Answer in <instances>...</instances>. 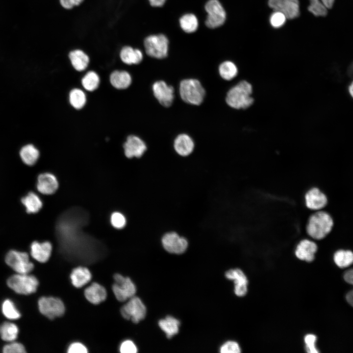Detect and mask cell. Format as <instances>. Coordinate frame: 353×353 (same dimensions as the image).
<instances>
[{
  "label": "cell",
  "mask_w": 353,
  "mask_h": 353,
  "mask_svg": "<svg viewBox=\"0 0 353 353\" xmlns=\"http://www.w3.org/2000/svg\"><path fill=\"white\" fill-rule=\"evenodd\" d=\"M88 221L87 212L78 207L71 208L59 216L56 233L62 249L76 251L98 245V242L83 232Z\"/></svg>",
  "instance_id": "cell-1"
},
{
  "label": "cell",
  "mask_w": 353,
  "mask_h": 353,
  "mask_svg": "<svg viewBox=\"0 0 353 353\" xmlns=\"http://www.w3.org/2000/svg\"><path fill=\"white\" fill-rule=\"evenodd\" d=\"M333 226V221L330 215L327 212L318 210L310 216L306 231L312 238L321 240L331 231Z\"/></svg>",
  "instance_id": "cell-2"
},
{
  "label": "cell",
  "mask_w": 353,
  "mask_h": 353,
  "mask_svg": "<svg viewBox=\"0 0 353 353\" xmlns=\"http://www.w3.org/2000/svg\"><path fill=\"white\" fill-rule=\"evenodd\" d=\"M251 84L245 80L240 81L228 91L226 101L231 107L235 109H246L253 102L251 96L252 93Z\"/></svg>",
  "instance_id": "cell-3"
},
{
  "label": "cell",
  "mask_w": 353,
  "mask_h": 353,
  "mask_svg": "<svg viewBox=\"0 0 353 353\" xmlns=\"http://www.w3.org/2000/svg\"><path fill=\"white\" fill-rule=\"evenodd\" d=\"M179 92L184 101L196 105L202 103L205 94V90L201 82L194 78L182 80L179 84Z\"/></svg>",
  "instance_id": "cell-4"
},
{
  "label": "cell",
  "mask_w": 353,
  "mask_h": 353,
  "mask_svg": "<svg viewBox=\"0 0 353 353\" xmlns=\"http://www.w3.org/2000/svg\"><path fill=\"white\" fill-rule=\"evenodd\" d=\"M8 286L17 293L29 295L36 292L39 281L37 278L28 274H17L7 280Z\"/></svg>",
  "instance_id": "cell-5"
},
{
  "label": "cell",
  "mask_w": 353,
  "mask_h": 353,
  "mask_svg": "<svg viewBox=\"0 0 353 353\" xmlns=\"http://www.w3.org/2000/svg\"><path fill=\"white\" fill-rule=\"evenodd\" d=\"M168 43V40L164 35H152L146 38L144 46L148 55L162 59L167 56Z\"/></svg>",
  "instance_id": "cell-6"
},
{
  "label": "cell",
  "mask_w": 353,
  "mask_h": 353,
  "mask_svg": "<svg viewBox=\"0 0 353 353\" xmlns=\"http://www.w3.org/2000/svg\"><path fill=\"white\" fill-rule=\"evenodd\" d=\"M5 262L18 274H28L34 268L28 254L22 252L11 250L5 256Z\"/></svg>",
  "instance_id": "cell-7"
},
{
  "label": "cell",
  "mask_w": 353,
  "mask_h": 353,
  "mask_svg": "<svg viewBox=\"0 0 353 353\" xmlns=\"http://www.w3.org/2000/svg\"><path fill=\"white\" fill-rule=\"evenodd\" d=\"M114 279L112 290L119 301L124 302L134 296L136 287L130 278L116 274L114 276Z\"/></svg>",
  "instance_id": "cell-8"
},
{
  "label": "cell",
  "mask_w": 353,
  "mask_h": 353,
  "mask_svg": "<svg viewBox=\"0 0 353 353\" xmlns=\"http://www.w3.org/2000/svg\"><path fill=\"white\" fill-rule=\"evenodd\" d=\"M121 313L125 319L131 320L133 323H138L145 318L147 309L139 298L133 296L123 306L121 309Z\"/></svg>",
  "instance_id": "cell-9"
},
{
  "label": "cell",
  "mask_w": 353,
  "mask_h": 353,
  "mask_svg": "<svg viewBox=\"0 0 353 353\" xmlns=\"http://www.w3.org/2000/svg\"><path fill=\"white\" fill-rule=\"evenodd\" d=\"M38 303L40 312L50 319L61 316L65 312L64 304L59 298L43 297L39 300Z\"/></svg>",
  "instance_id": "cell-10"
},
{
  "label": "cell",
  "mask_w": 353,
  "mask_h": 353,
  "mask_svg": "<svg viewBox=\"0 0 353 353\" xmlns=\"http://www.w3.org/2000/svg\"><path fill=\"white\" fill-rule=\"evenodd\" d=\"M205 9L207 13L205 21L206 26L211 28L222 25L226 19V12L218 0H209L206 3Z\"/></svg>",
  "instance_id": "cell-11"
},
{
  "label": "cell",
  "mask_w": 353,
  "mask_h": 353,
  "mask_svg": "<svg viewBox=\"0 0 353 353\" xmlns=\"http://www.w3.org/2000/svg\"><path fill=\"white\" fill-rule=\"evenodd\" d=\"M161 243L167 252L177 254L184 252L188 246L186 238L173 231L165 233L162 237Z\"/></svg>",
  "instance_id": "cell-12"
},
{
  "label": "cell",
  "mask_w": 353,
  "mask_h": 353,
  "mask_svg": "<svg viewBox=\"0 0 353 353\" xmlns=\"http://www.w3.org/2000/svg\"><path fill=\"white\" fill-rule=\"evenodd\" d=\"M268 5L274 11L283 13L287 19H294L299 15L298 0H269Z\"/></svg>",
  "instance_id": "cell-13"
},
{
  "label": "cell",
  "mask_w": 353,
  "mask_h": 353,
  "mask_svg": "<svg viewBox=\"0 0 353 353\" xmlns=\"http://www.w3.org/2000/svg\"><path fill=\"white\" fill-rule=\"evenodd\" d=\"M155 98L163 106L169 107L171 105L174 98V88L164 81L155 82L152 87Z\"/></svg>",
  "instance_id": "cell-14"
},
{
  "label": "cell",
  "mask_w": 353,
  "mask_h": 353,
  "mask_svg": "<svg viewBox=\"0 0 353 353\" xmlns=\"http://www.w3.org/2000/svg\"><path fill=\"white\" fill-rule=\"evenodd\" d=\"M123 147L125 154L128 158L141 157L147 149L144 141L133 135L127 137Z\"/></svg>",
  "instance_id": "cell-15"
},
{
  "label": "cell",
  "mask_w": 353,
  "mask_h": 353,
  "mask_svg": "<svg viewBox=\"0 0 353 353\" xmlns=\"http://www.w3.org/2000/svg\"><path fill=\"white\" fill-rule=\"evenodd\" d=\"M225 277L232 280L234 283V293L238 297L246 295L248 291V278L242 270L238 268L231 269L227 271Z\"/></svg>",
  "instance_id": "cell-16"
},
{
  "label": "cell",
  "mask_w": 353,
  "mask_h": 353,
  "mask_svg": "<svg viewBox=\"0 0 353 353\" xmlns=\"http://www.w3.org/2000/svg\"><path fill=\"white\" fill-rule=\"evenodd\" d=\"M307 208L312 210L318 211L325 207L328 202L326 195L317 188L309 189L304 196Z\"/></svg>",
  "instance_id": "cell-17"
},
{
  "label": "cell",
  "mask_w": 353,
  "mask_h": 353,
  "mask_svg": "<svg viewBox=\"0 0 353 353\" xmlns=\"http://www.w3.org/2000/svg\"><path fill=\"white\" fill-rule=\"evenodd\" d=\"M317 249V245L314 241L304 239L301 240L297 244L295 250V254L298 259L310 262L314 259L315 254Z\"/></svg>",
  "instance_id": "cell-18"
},
{
  "label": "cell",
  "mask_w": 353,
  "mask_h": 353,
  "mask_svg": "<svg viewBox=\"0 0 353 353\" xmlns=\"http://www.w3.org/2000/svg\"><path fill=\"white\" fill-rule=\"evenodd\" d=\"M37 190L44 195H51L55 192L58 187V182L53 174L45 173L40 174L36 184Z\"/></svg>",
  "instance_id": "cell-19"
},
{
  "label": "cell",
  "mask_w": 353,
  "mask_h": 353,
  "mask_svg": "<svg viewBox=\"0 0 353 353\" xmlns=\"http://www.w3.org/2000/svg\"><path fill=\"white\" fill-rule=\"evenodd\" d=\"M51 251V244L48 241L42 243L34 241L31 244V255L34 259L39 262H47L50 256Z\"/></svg>",
  "instance_id": "cell-20"
},
{
  "label": "cell",
  "mask_w": 353,
  "mask_h": 353,
  "mask_svg": "<svg viewBox=\"0 0 353 353\" xmlns=\"http://www.w3.org/2000/svg\"><path fill=\"white\" fill-rule=\"evenodd\" d=\"M194 146L192 139L185 133L179 134L174 140V149L176 152L181 156L190 155L193 152Z\"/></svg>",
  "instance_id": "cell-21"
},
{
  "label": "cell",
  "mask_w": 353,
  "mask_h": 353,
  "mask_svg": "<svg viewBox=\"0 0 353 353\" xmlns=\"http://www.w3.org/2000/svg\"><path fill=\"white\" fill-rule=\"evenodd\" d=\"M84 295L89 302L97 304L105 300L107 293L102 286L94 282L85 289Z\"/></svg>",
  "instance_id": "cell-22"
},
{
  "label": "cell",
  "mask_w": 353,
  "mask_h": 353,
  "mask_svg": "<svg viewBox=\"0 0 353 353\" xmlns=\"http://www.w3.org/2000/svg\"><path fill=\"white\" fill-rule=\"evenodd\" d=\"M111 85L118 89H125L131 83L132 78L130 75L125 71H115L110 76Z\"/></svg>",
  "instance_id": "cell-23"
},
{
  "label": "cell",
  "mask_w": 353,
  "mask_h": 353,
  "mask_svg": "<svg viewBox=\"0 0 353 353\" xmlns=\"http://www.w3.org/2000/svg\"><path fill=\"white\" fill-rule=\"evenodd\" d=\"M70 277L73 285L76 288H80L91 280V274L87 268L78 267L72 271Z\"/></svg>",
  "instance_id": "cell-24"
},
{
  "label": "cell",
  "mask_w": 353,
  "mask_h": 353,
  "mask_svg": "<svg viewBox=\"0 0 353 353\" xmlns=\"http://www.w3.org/2000/svg\"><path fill=\"white\" fill-rule=\"evenodd\" d=\"M158 326L165 332L166 337L170 339L178 333L180 322L172 316H167L158 321Z\"/></svg>",
  "instance_id": "cell-25"
},
{
  "label": "cell",
  "mask_w": 353,
  "mask_h": 353,
  "mask_svg": "<svg viewBox=\"0 0 353 353\" xmlns=\"http://www.w3.org/2000/svg\"><path fill=\"white\" fill-rule=\"evenodd\" d=\"M21 202L28 213H36L42 207L43 203L39 196L30 192L21 199Z\"/></svg>",
  "instance_id": "cell-26"
},
{
  "label": "cell",
  "mask_w": 353,
  "mask_h": 353,
  "mask_svg": "<svg viewBox=\"0 0 353 353\" xmlns=\"http://www.w3.org/2000/svg\"><path fill=\"white\" fill-rule=\"evenodd\" d=\"M120 55L122 61L128 65L139 64L143 59V54L139 50L128 46L122 49Z\"/></svg>",
  "instance_id": "cell-27"
},
{
  "label": "cell",
  "mask_w": 353,
  "mask_h": 353,
  "mask_svg": "<svg viewBox=\"0 0 353 353\" xmlns=\"http://www.w3.org/2000/svg\"><path fill=\"white\" fill-rule=\"evenodd\" d=\"M39 155L38 149L31 144L23 147L20 151V156L22 161L28 166L34 165L38 160Z\"/></svg>",
  "instance_id": "cell-28"
},
{
  "label": "cell",
  "mask_w": 353,
  "mask_h": 353,
  "mask_svg": "<svg viewBox=\"0 0 353 353\" xmlns=\"http://www.w3.org/2000/svg\"><path fill=\"white\" fill-rule=\"evenodd\" d=\"M70 59L73 67L77 71H82L87 67L89 58L83 51L76 50L69 53Z\"/></svg>",
  "instance_id": "cell-29"
},
{
  "label": "cell",
  "mask_w": 353,
  "mask_h": 353,
  "mask_svg": "<svg viewBox=\"0 0 353 353\" xmlns=\"http://www.w3.org/2000/svg\"><path fill=\"white\" fill-rule=\"evenodd\" d=\"M19 328L16 325L11 322H5L0 327L1 339L5 341L12 342L17 338Z\"/></svg>",
  "instance_id": "cell-30"
},
{
  "label": "cell",
  "mask_w": 353,
  "mask_h": 353,
  "mask_svg": "<svg viewBox=\"0 0 353 353\" xmlns=\"http://www.w3.org/2000/svg\"><path fill=\"white\" fill-rule=\"evenodd\" d=\"M334 261L340 268L347 267L353 263V252L349 250H339L334 255Z\"/></svg>",
  "instance_id": "cell-31"
},
{
  "label": "cell",
  "mask_w": 353,
  "mask_h": 353,
  "mask_svg": "<svg viewBox=\"0 0 353 353\" xmlns=\"http://www.w3.org/2000/svg\"><path fill=\"white\" fill-rule=\"evenodd\" d=\"M69 99L71 105L76 109H81L86 102L85 94L78 88H74L70 91Z\"/></svg>",
  "instance_id": "cell-32"
},
{
  "label": "cell",
  "mask_w": 353,
  "mask_h": 353,
  "mask_svg": "<svg viewBox=\"0 0 353 353\" xmlns=\"http://www.w3.org/2000/svg\"><path fill=\"white\" fill-rule=\"evenodd\" d=\"M219 73L222 78L227 80H230L236 76L238 69L234 63L226 61L220 65Z\"/></svg>",
  "instance_id": "cell-33"
},
{
  "label": "cell",
  "mask_w": 353,
  "mask_h": 353,
  "mask_svg": "<svg viewBox=\"0 0 353 353\" xmlns=\"http://www.w3.org/2000/svg\"><path fill=\"white\" fill-rule=\"evenodd\" d=\"M100 77L94 71L87 72L81 79V84L83 88L87 91H93L99 86Z\"/></svg>",
  "instance_id": "cell-34"
},
{
  "label": "cell",
  "mask_w": 353,
  "mask_h": 353,
  "mask_svg": "<svg viewBox=\"0 0 353 353\" xmlns=\"http://www.w3.org/2000/svg\"><path fill=\"white\" fill-rule=\"evenodd\" d=\"M182 29L187 33L195 31L198 26L197 17L193 14H186L182 16L179 20Z\"/></svg>",
  "instance_id": "cell-35"
},
{
  "label": "cell",
  "mask_w": 353,
  "mask_h": 353,
  "mask_svg": "<svg viewBox=\"0 0 353 353\" xmlns=\"http://www.w3.org/2000/svg\"><path fill=\"white\" fill-rule=\"evenodd\" d=\"M1 308L3 314L8 319L17 320L21 317L20 312L13 302L9 299H6L3 302Z\"/></svg>",
  "instance_id": "cell-36"
},
{
  "label": "cell",
  "mask_w": 353,
  "mask_h": 353,
  "mask_svg": "<svg viewBox=\"0 0 353 353\" xmlns=\"http://www.w3.org/2000/svg\"><path fill=\"white\" fill-rule=\"evenodd\" d=\"M308 10L317 17H325L328 14V8L320 0H309Z\"/></svg>",
  "instance_id": "cell-37"
},
{
  "label": "cell",
  "mask_w": 353,
  "mask_h": 353,
  "mask_svg": "<svg viewBox=\"0 0 353 353\" xmlns=\"http://www.w3.org/2000/svg\"><path fill=\"white\" fill-rule=\"evenodd\" d=\"M112 226L117 229H122L126 225V220L125 216L119 212H113L110 217Z\"/></svg>",
  "instance_id": "cell-38"
},
{
  "label": "cell",
  "mask_w": 353,
  "mask_h": 353,
  "mask_svg": "<svg viewBox=\"0 0 353 353\" xmlns=\"http://www.w3.org/2000/svg\"><path fill=\"white\" fill-rule=\"evenodd\" d=\"M286 19V17L283 13L274 11L270 16V22L273 27L279 28L285 24Z\"/></svg>",
  "instance_id": "cell-39"
},
{
  "label": "cell",
  "mask_w": 353,
  "mask_h": 353,
  "mask_svg": "<svg viewBox=\"0 0 353 353\" xmlns=\"http://www.w3.org/2000/svg\"><path fill=\"white\" fill-rule=\"evenodd\" d=\"M221 353H239L241 352L238 343L234 341H228L223 344L220 349Z\"/></svg>",
  "instance_id": "cell-40"
},
{
  "label": "cell",
  "mask_w": 353,
  "mask_h": 353,
  "mask_svg": "<svg viewBox=\"0 0 353 353\" xmlns=\"http://www.w3.org/2000/svg\"><path fill=\"white\" fill-rule=\"evenodd\" d=\"M4 353H25V349L24 345L20 343L14 341L4 346L2 349Z\"/></svg>",
  "instance_id": "cell-41"
},
{
  "label": "cell",
  "mask_w": 353,
  "mask_h": 353,
  "mask_svg": "<svg viewBox=\"0 0 353 353\" xmlns=\"http://www.w3.org/2000/svg\"><path fill=\"white\" fill-rule=\"evenodd\" d=\"M317 337L313 334H307L304 338L305 344V350L309 353H317L319 351L315 346Z\"/></svg>",
  "instance_id": "cell-42"
},
{
  "label": "cell",
  "mask_w": 353,
  "mask_h": 353,
  "mask_svg": "<svg viewBox=\"0 0 353 353\" xmlns=\"http://www.w3.org/2000/svg\"><path fill=\"white\" fill-rule=\"evenodd\" d=\"M344 278L347 283L353 285V269H350L345 273ZM346 299L347 302L353 307V289L347 294Z\"/></svg>",
  "instance_id": "cell-43"
},
{
  "label": "cell",
  "mask_w": 353,
  "mask_h": 353,
  "mask_svg": "<svg viewBox=\"0 0 353 353\" xmlns=\"http://www.w3.org/2000/svg\"><path fill=\"white\" fill-rule=\"evenodd\" d=\"M137 351L135 344L130 340L123 341L120 346V351L122 353H136Z\"/></svg>",
  "instance_id": "cell-44"
},
{
  "label": "cell",
  "mask_w": 353,
  "mask_h": 353,
  "mask_svg": "<svg viewBox=\"0 0 353 353\" xmlns=\"http://www.w3.org/2000/svg\"><path fill=\"white\" fill-rule=\"evenodd\" d=\"M68 352L69 353H86L88 352V351L86 347L82 344L74 342L69 346Z\"/></svg>",
  "instance_id": "cell-45"
},
{
  "label": "cell",
  "mask_w": 353,
  "mask_h": 353,
  "mask_svg": "<svg viewBox=\"0 0 353 353\" xmlns=\"http://www.w3.org/2000/svg\"><path fill=\"white\" fill-rule=\"evenodd\" d=\"M83 0H60L62 6L66 9H71L79 5Z\"/></svg>",
  "instance_id": "cell-46"
},
{
  "label": "cell",
  "mask_w": 353,
  "mask_h": 353,
  "mask_svg": "<svg viewBox=\"0 0 353 353\" xmlns=\"http://www.w3.org/2000/svg\"><path fill=\"white\" fill-rule=\"evenodd\" d=\"M150 4L152 6L159 7L163 5L166 0H149Z\"/></svg>",
  "instance_id": "cell-47"
},
{
  "label": "cell",
  "mask_w": 353,
  "mask_h": 353,
  "mask_svg": "<svg viewBox=\"0 0 353 353\" xmlns=\"http://www.w3.org/2000/svg\"><path fill=\"white\" fill-rule=\"evenodd\" d=\"M324 5L325 6L328 8L330 9L331 8L335 2V0H320Z\"/></svg>",
  "instance_id": "cell-48"
},
{
  "label": "cell",
  "mask_w": 353,
  "mask_h": 353,
  "mask_svg": "<svg viewBox=\"0 0 353 353\" xmlns=\"http://www.w3.org/2000/svg\"><path fill=\"white\" fill-rule=\"evenodd\" d=\"M348 73L349 76H353V61L348 67Z\"/></svg>",
  "instance_id": "cell-49"
},
{
  "label": "cell",
  "mask_w": 353,
  "mask_h": 353,
  "mask_svg": "<svg viewBox=\"0 0 353 353\" xmlns=\"http://www.w3.org/2000/svg\"><path fill=\"white\" fill-rule=\"evenodd\" d=\"M349 94L353 98V81L350 84L348 87Z\"/></svg>",
  "instance_id": "cell-50"
}]
</instances>
